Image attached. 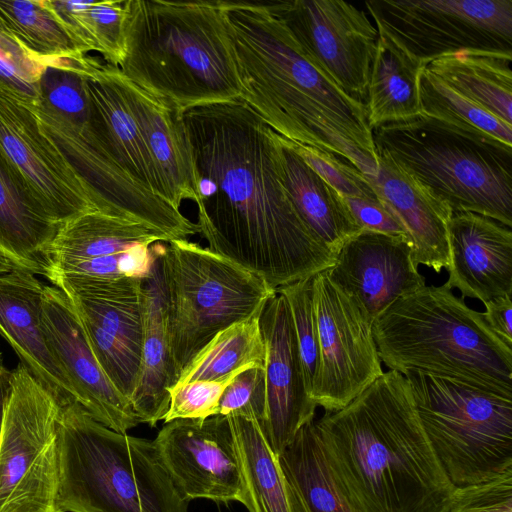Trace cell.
<instances>
[{
	"instance_id": "obj_1",
	"label": "cell",
	"mask_w": 512,
	"mask_h": 512,
	"mask_svg": "<svg viewBox=\"0 0 512 512\" xmlns=\"http://www.w3.org/2000/svg\"><path fill=\"white\" fill-rule=\"evenodd\" d=\"M195 170L199 233L212 252L274 289L331 268L284 186L278 135L240 99L182 113Z\"/></svg>"
},
{
	"instance_id": "obj_2",
	"label": "cell",
	"mask_w": 512,
	"mask_h": 512,
	"mask_svg": "<svg viewBox=\"0 0 512 512\" xmlns=\"http://www.w3.org/2000/svg\"><path fill=\"white\" fill-rule=\"evenodd\" d=\"M219 2L239 99L281 137L335 154L366 178L374 176L378 154L365 105L306 55L266 2Z\"/></svg>"
},
{
	"instance_id": "obj_3",
	"label": "cell",
	"mask_w": 512,
	"mask_h": 512,
	"mask_svg": "<svg viewBox=\"0 0 512 512\" xmlns=\"http://www.w3.org/2000/svg\"><path fill=\"white\" fill-rule=\"evenodd\" d=\"M341 489L360 512H448L456 486L417 415L409 384L383 373L315 421Z\"/></svg>"
},
{
	"instance_id": "obj_4",
	"label": "cell",
	"mask_w": 512,
	"mask_h": 512,
	"mask_svg": "<svg viewBox=\"0 0 512 512\" xmlns=\"http://www.w3.org/2000/svg\"><path fill=\"white\" fill-rule=\"evenodd\" d=\"M117 68L181 114L241 94L219 0H126L123 55Z\"/></svg>"
},
{
	"instance_id": "obj_5",
	"label": "cell",
	"mask_w": 512,
	"mask_h": 512,
	"mask_svg": "<svg viewBox=\"0 0 512 512\" xmlns=\"http://www.w3.org/2000/svg\"><path fill=\"white\" fill-rule=\"evenodd\" d=\"M446 284L404 295L373 323L381 362L512 398V348Z\"/></svg>"
},
{
	"instance_id": "obj_6",
	"label": "cell",
	"mask_w": 512,
	"mask_h": 512,
	"mask_svg": "<svg viewBox=\"0 0 512 512\" xmlns=\"http://www.w3.org/2000/svg\"><path fill=\"white\" fill-rule=\"evenodd\" d=\"M55 512H188L153 441L116 432L77 401L60 408Z\"/></svg>"
},
{
	"instance_id": "obj_7",
	"label": "cell",
	"mask_w": 512,
	"mask_h": 512,
	"mask_svg": "<svg viewBox=\"0 0 512 512\" xmlns=\"http://www.w3.org/2000/svg\"><path fill=\"white\" fill-rule=\"evenodd\" d=\"M372 132L376 151L452 213L473 212L512 227V146L425 115Z\"/></svg>"
},
{
	"instance_id": "obj_8",
	"label": "cell",
	"mask_w": 512,
	"mask_h": 512,
	"mask_svg": "<svg viewBox=\"0 0 512 512\" xmlns=\"http://www.w3.org/2000/svg\"><path fill=\"white\" fill-rule=\"evenodd\" d=\"M156 243L152 247L165 295L176 384L183 369L217 333L263 308L276 289L199 243L173 239L160 245V251Z\"/></svg>"
},
{
	"instance_id": "obj_9",
	"label": "cell",
	"mask_w": 512,
	"mask_h": 512,
	"mask_svg": "<svg viewBox=\"0 0 512 512\" xmlns=\"http://www.w3.org/2000/svg\"><path fill=\"white\" fill-rule=\"evenodd\" d=\"M401 374L421 425L455 486L512 471V398L419 370Z\"/></svg>"
},
{
	"instance_id": "obj_10",
	"label": "cell",
	"mask_w": 512,
	"mask_h": 512,
	"mask_svg": "<svg viewBox=\"0 0 512 512\" xmlns=\"http://www.w3.org/2000/svg\"><path fill=\"white\" fill-rule=\"evenodd\" d=\"M60 408L24 365L12 370L0 434V512H55Z\"/></svg>"
},
{
	"instance_id": "obj_11",
	"label": "cell",
	"mask_w": 512,
	"mask_h": 512,
	"mask_svg": "<svg viewBox=\"0 0 512 512\" xmlns=\"http://www.w3.org/2000/svg\"><path fill=\"white\" fill-rule=\"evenodd\" d=\"M383 33L422 67L462 51L512 55V0H370Z\"/></svg>"
},
{
	"instance_id": "obj_12",
	"label": "cell",
	"mask_w": 512,
	"mask_h": 512,
	"mask_svg": "<svg viewBox=\"0 0 512 512\" xmlns=\"http://www.w3.org/2000/svg\"><path fill=\"white\" fill-rule=\"evenodd\" d=\"M319 362L310 399L334 412L349 404L384 372L364 309L329 277H313Z\"/></svg>"
},
{
	"instance_id": "obj_13",
	"label": "cell",
	"mask_w": 512,
	"mask_h": 512,
	"mask_svg": "<svg viewBox=\"0 0 512 512\" xmlns=\"http://www.w3.org/2000/svg\"><path fill=\"white\" fill-rule=\"evenodd\" d=\"M306 55L365 105L378 31L365 11L341 0L266 2Z\"/></svg>"
},
{
	"instance_id": "obj_14",
	"label": "cell",
	"mask_w": 512,
	"mask_h": 512,
	"mask_svg": "<svg viewBox=\"0 0 512 512\" xmlns=\"http://www.w3.org/2000/svg\"><path fill=\"white\" fill-rule=\"evenodd\" d=\"M142 279L56 277L50 281L73 303L100 367L129 402L141 362Z\"/></svg>"
},
{
	"instance_id": "obj_15",
	"label": "cell",
	"mask_w": 512,
	"mask_h": 512,
	"mask_svg": "<svg viewBox=\"0 0 512 512\" xmlns=\"http://www.w3.org/2000/svg\"><path fill=\"white\" fill-rule=\"evenodd\" d=\"M153 443L184 500L244 504L239 460L226 416L172 420L164 423Z\"/></svg>"
},
{
	"instance_id": "obj_16",
	"label": "cell",
	"mask_w": 512,
	"mask_h": 512,
	"mask_svg": "<svg viewBox=\"0 0 512 512\" xmlns=\"http://www.w3.org/2000/svg\"><path fill=\"white\" fill-rule=\"evenodd\" d=\"M0 150L60 227L97 211L81 180L42 132L33 109L1 93Z\"/></svg>"
},
{
	"instance_id": "obj_17",
	"label": "cell",
	"mask_w": 512,
	"mask_h": 512,
	"mask_svg": "<svg viewBox=\"0 0 512 512\" xmlns=\"http://www.w3.org/2000/svg\"><path fill=\"white\" fill-rule=\"evenodd\" d=\"M42 323L49 347L66 373L76 401L96 421L116 432L127 433L140 424L129 400L100 367L73 303L54 285L44 287Z\"/></svg>"
},
{
	"instance_id": "obj_18",
	"label": "cell",
	"mask_w": 512,
	"mask_h": 512,
	"mask_svg": "<svg viewBox=\"0 0 512 512\" xmlns=\"http://www.w3.org/2000/svg\"><path fill=\"white\" fill-rule=\"evenodd\" d=\"M327 273L372 323L397 299L426 286L407 236L369 230L359 231L343 245Z\"/></svg>"
},
{
	"instance_id": "obj_19",
	"label": "cell",
	"mask_w": 512,
	"mask_h": 512,
	"mask_svg": "<svg viewBox=\"0 0 512 512\" xmlns=\"http://www.w3.org/2000/svg\"><path fill=\"white\" fill-rule=\"evenodd\" d=\"M260 327L265 345L266 403L262 428L280 456L299 429L314 420L316 405L309 398L295 330L286 298L279 292L263 308Z\"/></svg>"
},
{
	"instance_id": "obj_20",
	"label": "cell",
	"mask_w": 512,
	"mask_h": 512,
	"mask_svg": "<svg viewBox=\"0 0 512 512\" xmlns=\"http://www.w3.org/2000/svg\"><path fill=\"white\" fill-rule=\"evenodd\" d=\"M450 254L445 283L483 304L512 294V231L473 212H455L447 226Z\"/></svg>"
},
{
	"instance_id": "obj_21",
	"label": "cell",
	"mask_w": 512,
	"mask_h": 512,
	"mask_svg": "<svg viewBox=\"0 0 512 512\" xmlns=\"http://www.w3.org/2000/svg\"><path fill=\"white\" fill-rule=\"evenodd\" d=\"M44 287L35 274L22 269L0 275V336L63 406L76 401V395L47 342L42 323Z\"/></svg>"
},
{
	"instance_id": "obj_22",
	"label": "cell",
	"mask_w": 512,
	"mask_h": 512,
	"mask_svg": "<svg viewBox=\"0 0 512 512\" xmlns=\"http://www.w3.org/2000/svg\"><path fill=\"white\" fill-rule=\"evenodd\" d=\"M85 84L88 122L93 134L125 172L164 198L140 127L120 84L117 67L90 57Z\"/></svg>"
},
{
	"instance_id": "obj_23",
	"label": "cell",
	"mask_w": 512,
	"mask_h": 512,
	"mask_svg": "<svg viewBox=\"0 0 512 512\" xmlns=\"http://www.w3.org/2000/svg\"><path fill=\"white\" fill-rule=\"evenodd\" d=\"M378 154V167L368 177L381 204L405 229L415 262L440 273L448 270L450 254L447 226L451 209L427 192L391 158Z\"/></svg>"
},
{
	"instance_id": "obj_24",
	"label": "cell",
	"mask_w": 512,
	"mask_h": 512,
	"mask_svg": "<svg viewBox=\"0 0 512 512\" xmlns=\"http://www.w3.org/2000/svg\"><path fill=\"white\" fill-rule=\"evenodd\" d=\"M118 75L156 170L162 195L180 210L182 201L196 200L193 156L182 114L169 102L127 80L119 69Z\"/></svg>"
},
{
	"instance_id": "obj_25",
	"label": "cell",
	"mask_w": 512,
	"mask_h": 512,
	"mask_svg": "<svg viewBox=\"0 0 512 512\" xmlns=\"http://www.w3.org/2000/svg\"><path fill=\"white\" fill-rule=\"evenodd\" d=\"M59 229L0 150V254L18 269L47 277Z\"/></svg>"
},
{
	"instance_id": "obj_26",
	"label": "cell",
	"mask_w": 512,
	"mask_h": 512,
	"mask_svg": "<svg viewBox=\"0 0 512 512\" xmlns=\"http://www.w3.org/2000/svg\"><path fill=\"white\" fill-rule=\"evenodd\" d=\"M141 296V362L130 404L140 423L155 427L168 411L169 390L175 384L168 344L165 295L155 252L152 268L141 280Z\"/></svg>"
},
{
	"instance_id": "obj_27",
	"label": "cell",
	"mask_w": 512,
	"mask_h": 512,
	"mask_svg": "<svg viewBox=\"0 0 512 512\" xmlns=\"http://www.w3.org/2000/svg\"><path fill=\"white\" fill-rule=\"evenodd\" d=\"M169 241L164 233L145 224L91 211L60 227L49 249L46 278L50 281L83 263L121 254L137 245Z\"/></svg>"
},
{
	"instance_id": "obj_28",
	"label": "cell",
	"mask_w": 512,
	"mask_h": 512,
	"mask_svg": "<svg viewBox=\"0 0 512 512\" xmlns=\"http://www.w3.org/2000/svg\"><path fill=\"white\" fill-rule=\"evenodd\" d=\"M278 141L282 178L295 210L310 232L337 255L361 229L343 197L303 161L287 139L278 135Z\"/></svg>"
},
{
	"instance_id": "obj_29",
	"label": "cell",
	"mask_w": 512,
	"mask_h": 512,
	"mask_svg": "<svg viewBox=\"0 0 512 512\" xmlns=\"http://www.w3.org/2000/svg\"><path fill=\"white\" fill-rule=\"evenodd\" d=\"M231 426L249 512H302L261 423L237 414Z\"/></svg>"
},
{
	"instance_id": "obj_30",
	"label": "cell",
	"mask_w": 512,
	"mask_h": 512,
	"mask_svg": "<svg viewBox=\"0 0 512 512\" xmlns=\"http://www.w3.org/2000/svg\"><path fill=\"white\" fill-rule=\"evenodd\" d=\"M512 55L462 51L425 67L457 92L512 125Z\"/></svg>"
},
{
	"instance_id": "obj_31",
	"label": "cell",
	"mask_w": 512,
	"mask_h": 512,
	"mask_svg": "<svg viewBox=\"0 0 512 512\" xmlns=\"http://www.w3.org/2000/svg\"><path fill=\"white\" fill-rule=\"evenodd\" d=\"M365 103L370 128L422 116L418 72L422 66L378 32Z\"/></svg>"
},
{
	"instance_id": "obj_32",
	"label": "cell",
	"mask_w": 512,
	"mask_h": 512,
	"mask_svg": "<svg viewBox=\"0 0 512 512\" xmlns=\"http://www.w3.org/2000/svg\"><path fill=\"white\" fill-rule=\"evenodd\" d=\"M279 462L302 512H360L330 468L315 420L299 429Z\"/></svg>"
},
{
	"instance_id": "obj_33",
	"label": "cell",
	"mask_w": 512,
	"mask_h": 512,
	"mask_svg": "<svg viewBox=\"0 0 512 512\" xmlns=\"http://www.w3.org/2000/svg\"><path fill=\"white\" fill-rule=\"evenodd\" d=\"M263 308L217 333L183 369L175 385L221 380L246 367L265 368Z\"/></svg>"
},
{
	"instance_id": "obj_34",
	"label": "cell",
	"mask_w": 512,
	"mask_h": 512,
	"mask_svg": "<svg viewBox=\"0 0 512 512\" xmlns=\"http://www.w3.org/2000/svg\"><path fill=\"white\" fill-rule=\"evenodd\" d=\"M89 58L83 55L46 62L33 109L39 118L77 132L87 128L89 101L85 75Z\"/></svg>"
},
{
	"instance_id": "obj_35",
	"label": "cell",
	"mask_w": 512,
	"mask_h": 512,
	"mask_svg": "<svg viewBox=\"0 0 512 512\" xmlns=\"http://www.w3.org/2000/svg\"><path fill=\"white\" fill-rule=\"evenodd\" d=\"M0 17L22 46L43 61L87 55L46 0H0Z\"/></svg>"
},
{
	"instance_id": "obj_36",
	"label": "cell",
	"mask_w": 512,
	"mask_h": 512,
	"mask_svg": "<svg viewBox=\"0 0 512 512\" xmlns=\"http://www.w3.org/2000/svg\"><path fill=\"white\" fill-rule=\"evenodd\" d=\"M417 84L423 115L486 134L512 146V125L457 92L425 66L418 72Z\"/></svg>"
},
{
	"instance_id": "obj_37",
	"label": "cell",
	"mask_w": 512,
	"mask_h": 512,
	"mask_svg": "<svg viewBox=\"0 0 512 512\" xmlns=\"http://www.w3.org/2000/svg\"><path fill=\"white\" fill-rule=\"evenodd\" d=\"M46 62L26 50L0 17L1 94L34 109L40 75Z\"/></svg>"
},
{
	"instance_id": "obj_38",
	"label": "cell",
	"mask_w": 512,
	"mask_h": 512,
	"mask_svg": "<svg viewBox=\"0 0 512 512\" xmlns=\"http://www.w3.org/2000/svg\"><path fill=\"white\" fill-rule=\"evenodd\" d=\"M313 277L282 286L276 290L286 298L290 309L302 364L305 388L309 398L319 362L313 306Z\"/></svg>"
},
{
	"instance_id": "obj_39",
	"label": "cell",
	"mask_w": 512,
	"mask_h": 512,
	"mask_svg": "<svg viewBox=\"0 0 512 512\" xmlns=\"http://www.w3.org/2000/svg\"><path fill=\"white\" fill-rule=\"evenodd\" d=\"M287 141L303 161L342 197H377L365 175L349 161L311 146Z\"/></svg>"
},
{
	"instance_id": "obj_40",
	"label": "cell",
	"mask_w": 512,
	"mask_h": 512,
	"mask_svg": "<svg viewBox=\"0 0 512 512\" xmlns=\"http://www.w3.org/2000/svg\"><path fill=\"white\" fill-rule=\"evenodd\" d=\"M240 369L217 381H192L169 390L170 402L164 423L175 419H207L218 415L220 399Z\"/></svg>"
},
{
	"instance_id": "obj_41",
	"label": "cell",
	"mask_w": 512,
	"mask_h": 512,
	"mask_svg": "<svg viewBox=\"0 0 512 512\" xmlns=\"http://www.w3.org/2000/svg\"><path fill=\"white\" fill-rule=\"evenodd\" d=\"M125 10L126 0L90 1L85 10L95 51L116 67L123 55Z\"/></svg>"
},
{
	"instance_id": "obj_42",
	"label": "cell",
	"mask_w": 512,
	"mask_h": 512,
	"mask_svg": "<svg viewBox=\"0 0 512 512\" xmlns=\"http://www.w3.org/2000/svg\"><path fill=\"white\" fill-rule=\"evenodd\" d=\"M265 369L254 366L236 375L225 389L218 415L237 414L257 419L261 424L265 415Z\"/></svg>"
},
{
	"instance_id": "obj_43",
	"label": "cell",
	"mask_w": 512,
	"mask_h": 512,
	"mask_svg": "<svg viewBox=\"0 0 512 512\" xmlns=\"http://www.w3.org/2000/svg\"><path fill=\"white\" fill-rule=\"evenodd\" d=\"M448 512H512V471L455 488Z\"/></svg>"
},
{
	"instance_id": "obj_44",
	"label": "cell",
	"mask_w": 512,
	"mask_h": 512,
	"mask_svg": "<svg viewBox=\"0 0 512 512\" xmlns=\"http://www.w3.org/2000/svg\"><path fill=\"white\" fill-rule=\"evenodd\" d=\"M343 200L361 230L408 237L403 226L381 204L377 197H343Z\"/></svg>"
},
{
	"instance_id": "obj_45",
	"label": "cell",
	"mask_w": 512,
	"mask_h": 512,
	"mask_svg": "<svg viewBox=\"0 0 512 512\" xmlns=\"http://www.w3.org/2000/svg\"><path fill=\"white\" fill-rule=\"evenodd\" d=\"M85 54L95 51L86 21L85 10L90 1L46 0Z\"/></svg>"
},
{
	"instance_id": "obj_46",
	"label": "cell",
	"mask_w": 512,
	"mask_h": 512,
	"mask_svg": "<svg viewBox=\"0 0 512 512\" xmlns=\"http://www.w3.org/2000/svg\"><path fill=\"white\" fill-rule=\"evenodd\" d=\"M485 312H482L484 320L489 328L512 348V300L511 295L492 299L484 303Z\"/></svg>"
},
{
	"instance_id": "obj_47",
	"label": "cell",
	"mask_w": 512,
	"mask_h": 512,
	"mask_svg": "<svg viewBox=\"0 0 512 512\" xmlns=\"http://www.w3.org/2000/svg\"><path fill=\"white\" fill-rule=\"evenodd\" d=\"M12 371L4 366L0 367V434L2 429L4 408L11 387Z\"/></svg>"
},
{
	"instance_id": "obj_48",
	"label": "cell",
	"mask_w": 512,
	"mask_h": 512,
	"mask_svg": "<svg viewBox=\"0 0 512 512\" xmlns=\"http://www.w3.org/2000/svg\"><path fill=\"white\" fill-rule=\"evenodd\" d=\"M18 269L9 259L0 254V275Z\"/></svg>"
},
{
	"instance_id": "obj_49",
	"label": "cell",
	"mask_w": 512,
	"mask_h": 512,
	"mask_svg": "<svg viewBox=\"0 0 512 512\" xmlns=\"http://www.w3.org/2000/svg\"><path fill=\"white\" fill-rule=\"evenodd\" d=\"M2 366H3L2 353H1V351H0V367H2Z\"/></svg>"
}]
</instances>
